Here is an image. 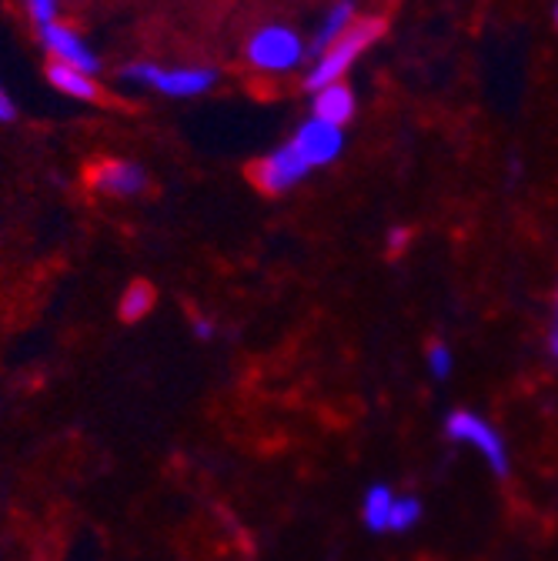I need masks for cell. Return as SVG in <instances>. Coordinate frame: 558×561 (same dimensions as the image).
<instances>
[{
    "label": "cell",
    "mask_w": 558,
    "mask_h": 561,
    "mask_svg": "<svg viewBox=\"0 0 558 561\" xmlns=\"http://www.w3.org/2000/svg\"><path fill=\"white\" fill-rule=\"evenodd\" d=\"M244 60L264 78H282L311 60V44L288 24H264L248 37Z\"/></svg>",
    "instance_id": "6da1fadb"
},
{
    "label": "cell",
    "mask_w": 558,
    "mask_h": 561,
    "mask_svg": "<svg viewBox=\"0 0 558 561\" xmlns=\"http://www.w3.org/2000/svg\"><path fill=\"white\" fill-rule=\"evenodd\" d=\"M385 34V21L382 18H358V24L348 31L344 37H338L331 47H324L311 64H308V75H305V84L308 91H321L328 84H338L344 81V75L358 64V57Z\"/></svg>",
    "instance_id": "7a4b0ae2"
},
{
    "label": "cell",
    "mask_w": 558,
    "mask_h": 561,
    "mask_svg": "<svg viewBox=\"0 0 558 561\" xmlns=\"http://www.w3.org/2000/svg\"><path fill=\"white\" fill-rule=\"evenodd\" d=\"M121 81H127L134 88L158 91V94L174 98V101H191V98H201L218 84V70L215 67H194V64L164 67L155 60H134L121 70Z\"/></svg>",
    "instance_id": "3957f363"
},
{
    "label": "cell",
    "mask_w": 558,
    "mask_h": 561,
    "mask_svg": "<svg viewBox=\"0 0 558 561\" xmlns=\"http://www.w3.org/2000/svg\"><path fill=\"white\" fill-rule=\"evenodd\" d=\"M445 435L452 442H462V445H471L478 448V455H485V461L492 465V471L499 478H509L512 471V461H509V448H505V438L488 425L485 417L471 414V411H452L445 417Z\"/></svg>",
    "instance_id": "277c9868"
},
{
    "label": "cell",
    "mask_w": 558,
    "mask_h": 561,
    "mask_svg": "<svg viewBox=\"0 0 558 561\" xmlns=\"http://www.w3.org/2000/svg\"><path fill=\"white\" fill-rule=\"evenodd\" d=\"M308 174H311V164L295 151L292 140L282 148H274L271 154H264L261 161H254V168H251V181L261 194H288Z\"/></svg>",
    "instance_id": "5b68a950"
},
{
    "label": "cell",
    "mask_w": 558,
    "mask_h": 561,
    "mask_svg": "<svg viewBox=\"0 0 558 561\" xmlns=\"http://www.w3.org/2000/svg\"><path fill=\"white\" fill-rule=\"evenodd\" d=\"M292 145H295V151L311 164V171H315V168H328V164H334V161L341 158V151H344V127L328 124V121H321V117L311 114V117L295 130Z\"/></svg>",
    "instance_id": "8992f818"
},
{
    "label": "cell",
    "mask_w": 558,
    "mask_h": 561,
    "mask_svg": "<svg viewBox=\"0 0 558 561\" xmlns=\"http://www.w3.org/2000/svg\"><path fill=\"white\" fill-rule=\"evenodd\" d=\"M41 44L47 50V57L54 64H67V67H78V70H88V75H98L101 70V57L98 50L75 31L60 21L41 27Z\"/></svg>",
    "instance_id": "52a82bcc"
},
{
    "label": "cell",
    "mask_w": 558,
    "mask_h": 561,
    "mask_svg": "<svg viewBox=\"0 0 558 561\" xmlns=\"http://www.w3.org/2000/svg\"><path fill=\"white\" fill-rule=\"evenodd\" d=\"M88 181L104 197H137L148 191V171L137 161H124V158L98 161L91 168Z\"/></svg>",
    "instance_id": "ba28073f"
},
{
    "label": "cell",
    "mask_w": 558,
    "mask_h": 561,
    "mask_svg": "<svg viewBox=\"0 0 558 561\" xmlns=\"http://www.w3.org/2000/svg\"><path fill=\"white\" fill-rule=\"evenodd\" d=\"M311 114L321 117V121H328V124L348 127V124H352V117L358 114V98H355V91L348 88L344 81L328 84V88L315 91V98H311Z\"/></svg>",
    "instance_id": "9c48e42d"
},
{
    "label": "cell",
    "mask_w": 558,
    "mask_h": 561,
    "mask_svg": "<svg viewBox=\"0 0 558 561\" xmlns=\"http://www.w3.org/2000/svg\"><path fill=\"white\" fill-rule=\"evenodd\" d=\"M358 24V8H355V0H334V4L324 11V18L318 21V31L311 37V60L331 47L338 37H344L348 31H352Z\"/></svg>",
    "instance_id": "30bf717a"
},
{
    "label": "cell",
    "mask_w": 558,
    "mask_h": 561,
    "mask_svg": "<svg viewBox=\"0 0 558 561\" xmlns=\"http://www.w3.org/2000/svg\"><path fill=\"white\" fill-rule=\"evenodd\" d=\"M47 81L75 101H98L101 88H98V75H88V70L78 67H67V64H47Z\"/></svg>",
    "instance_id": "8fae6325"
},
{
    "label": "cell",
    "mask_w": 558,
    "mask_h": 561,
    "mask_svg": "<svg viewBox=\"0 0 558 561\" xmlns=\"http://www.w3.org/2000/svg\"><path fill=\"white\" fill-rule=\"evenodd\" d=\"M391 508H395V495H391V488H388V484L368 488V495H365V525H368L372 531H388V525H391Z\"/></svg>",
    "instance_id": "7c38bea8"
},
{
    "label": "cell",
    "mask_w": 558,
    "mask_h": 561,
    "mask_svg": "<svg viewBox=\"0 0 558 561\" xmlns=\"http://www.w3.org/2000/svg\"><path fill=\"white\" fill-rule=\"evenodd\" d=\"M151 308H155V288L145 285V280H137V285L124 291V301H121L124 321H141L145 314H151Z\"/></svg>",
    "instance_id": "4fadbf2b"
},
{
    "label": "cell",
    "mask_w": 558,
    "mask_h": 561,
    "mask_svg": "<svg viewBox=\"0 0 558 561\" xmlns=\"http://www.w3.org/2000/svg\"><path fill=\"white\" fill-rule=\"evenodd\" d=\"M422 502H418L414 495H401L395 499V508H391V531H411L418 522H422Z\"/></svg>",
    "instance_id": "5bb4252c"
},
{
    "label": "cell",
    "mask_w": 558,
    "mask_h": 561,
    "mask_svg": "<svg viewBox=\"0 0 558 561\" xmlns=\"http://www.w3.org/2000/svg\"><path fill=\"white\" fill-rule=\"evenodd\" d=\"M57 8H60V0H24V11H27V18L37 27L54 24L57 21Z\"/></svg>",
    "instance_id": "9a60e30c"
},
{
    "label": "cell",
    "mask_w": 558,
    "mask_h": 561,
    "mask_svg": "<svg viewBox=\"0 0 558 561\" xmlns=\"http://www.w3.org/2000/svg\"><path fill=\"white\" fill-rule=\"evenodd\" d=\"M429 368H432V375L439 378V381H445L448 375H452V347L448 344H442V341H435L432 347H429Z\"/></svg>",
    "instance_id": "2e32d148"
},
{
    "label": "cell",
    "mask_w": 558,
    "mask_h": 561,
    "mask_svg": "<svg viewBox=\"0 0 558 561\" xmlns=\"http://www.w3.org/2000/svg\"><path fill=\"white\" fill-rule=\"evenodd\" d=\"M11 121H18V104H14L11 91L0 84V124H11Z\"/></svg>",
    "instance_id": "e0dca14e"
},
{
    "label": "cell",
    "mask_w": 558,
    "mask_h": 561,
    "mask_svg": "<svg viewBox=\"0 0 558 561\" xmlns=\"http://www.w3.org/2000/svg\"><path fill=\"white\" fill-rule=\"evenodd\" d=\"M548 351L558 358V311H555V321H551V331H548Z\"/></svg>",
    "instance_id": "ac0fdd59"
},
{
    "label": "cell",
    "mask_w": 558,
    "mask_h": 561,
    "mask_svg": "<svg viewBox=\"0 0 558 561\" xmlns=\"http://www.w3.org/2000/svg\"><path fill=\"white\" fill-rule=\"evenodd\" d=\"M388 238H391V251H401V248H405V238H408V234H405V231H391Z\"/></svg>",
    "instance_id": "d6986e66"
},
{
    "label": "cell",
    "mask_w": 558,
    "mask_h": 561,
    "mask_svg": "<svg viewBox=\"0 0 558 561\" xmlns=\"http://www.w3.org/2000/svg\"><path fill=\"white\" fill-rule=\"evenodd\" d=\"M555 24H558V0H555Z\"/></svg>",
    "instance_id": "ffe728a7"
}]
</instances>
